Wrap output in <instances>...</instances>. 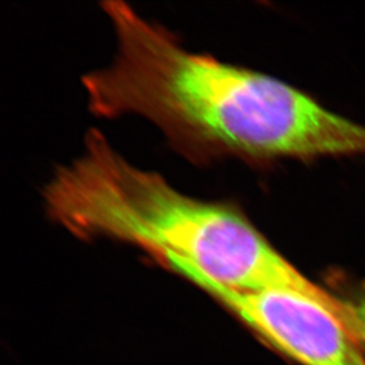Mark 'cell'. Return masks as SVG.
Masks as SVG:
<instances>
[{
	"label": "cell",
	"mask_w": 365,
	"mask_h": 365,
	"mask_svg": "<svg viewBox=\"0 0 365 365\" xmlns=\"http://www.w3.org/2000/svg\"><path fill=\"white\" fill-rule=\"evenodd\" d=\"M116 52L83 76L93 115H138L197 163L355 155L364 128L265 73L188 51L161 25L118 0L104 1Z\"/></svg>",
	"instance_id": "6da1fadb"
},
{
	"label": "cell",
	"mask_w": 365,
	"mask_h": 365,
	"mask_svg": "<svg viewBox=\"0 0 365 365\" xmlns=\"http://www.w3.org/2000/svg\"><path fill=\"white\" fill-rule=\"evenodd\" d=\"M50 219L77 238H111L148 252L192 283L238 292L284 291L334 307V297L307 279L238 207L176 190L159 173L129 163L91 129L76 160L43 190Z\"/></svg>",
	"instance_id": "7a4b0ae2"
},
{
	"label": "cell",
	"mask_w": 365,
	"mask_h": 365,
	"mask_svg": "<svg viewBox=\"0 0 365 365\" xmlns=\"http://www.w3.org/2000/svg\"><path fill=\"white\" fill-rule=\"evenodd\" d=\"M199 287L267 343L303 365H365L359 343L322 304L284 291L238 292L208 282Z\"/></svg>",
	"instance_id": "3957f363"
},
{
	"label": "cell",
	"mask_w": 365,
	"mask_h": 365,
	"mask_svg": "<svg viewBox=\"0 0 365 365\" xmlns=\"http://www.w3.org/2000/svg\"><path fill=\"white\" fill-rule=\"evenodd\" d=\"M344 324L356 341L365 345V296L354 302H344Z\"/></svg>",
	"instance_id": "277c9868"
}]
</instances>
